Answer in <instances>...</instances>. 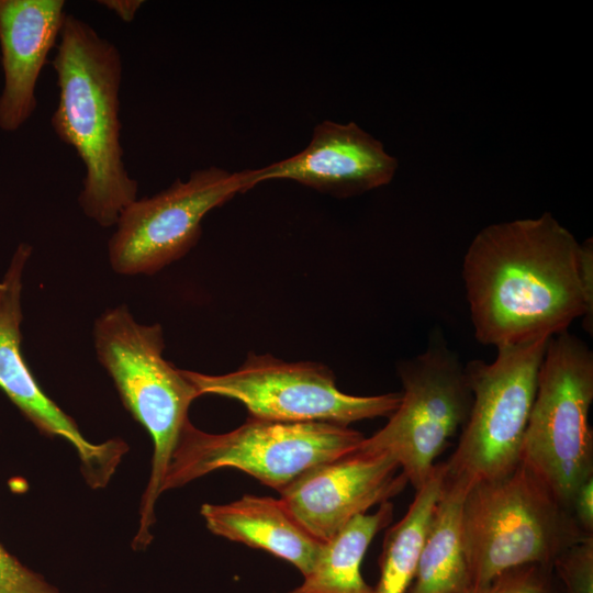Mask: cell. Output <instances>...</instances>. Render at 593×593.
<instances>
[{
	"label": "cell",
	"instance_id": "obj_1",
	"mask_svg": "<svg viewBox=\"0 0 593 593\" xmlns=\"http://www.w3.org/2000/svg\"><path fill=\"white\" fill-rule=\"evenodd\" d=\"M580 244L550 213L481 230L462 262L477 340L496 349L526 345L584 320Z\"/></svg>",
	"mask_w": 593,
	"mask_h": 593
},
{
	"label": "cell",
	"instance_id": "obj_2",
	"mask_svg": "<svg viewBox=\"0 0 593 593\" xmlns=\"http://www.w3.org/2000/svg\"><path fill=\"white\" fill-rule=\"evenodd\" d=\"M51 64L58 87L52 128L85 168L79 205L98 225L113 226L138 192L121 143V53L88 22L67 13Z\"/></svg>",
	"mask_w": 593,
	"mask_h": 593
},
{
	"label": "cell",
	"instance_id": "obj_3",
	"mask_svg": "<svg viewBox=\"0 0 593 593\" xmlns=\"http://www.w3.org/2000/svg\"><path fill=\"white\" fill-rule=\"evenodd\" d=\"M93 339L97 357L126 410L153 440L150 475L132 541L134 550H141L153 540L156 502L181 430L190 421L189 407L200 394L184 371L164 358L161 326L139 324L125 304L109 309L97 318Z\"/></svg>",
	"mask_w": 593,
	"mask_h": 593
},
{
	"label": "cell",
	"instance_id": "obj_4",
	"mask_svg": "<svg viewBox=\"0 0 593 593\" xmlns=\"http://www.w3.org/2000/svg\"><path fill=\"white\" fill-rule=\"evenodd\" d=\"M589 536L550 490L525 466L468 490L461 507V538L469 586L527 564L551 566L567 548Z\"/></svg>",
	"mask_w": 593,
	"mask_h": 593
},
{
	"label": "cell",
	"instance_id": "obj_5",
	"mask_svg": "<svg viewBox=\"0 0 593 593\" xmlns=\"http://www.w3.org/2000/svg\"><path fill=\"white\" fill-rule=\"evenodd\" d=\"M593 353L569 331L551 337L521 451V463L569 511L578 488L593 477Z\"/></svg>",
	"mask_w": 593,
	"mask_h": 593
},
{
	"label": "cell",
	"instance_id": "obj_6",
	"mask_svg": "<svg viewBox=\"0 0 593 593\" xmlns=\"http://www.w3.org/2000/svg\"><path fill=\"white\" fill-rule=\"evenodd\" d=\"M365 436L331 423H283L249 417L237 428L212 434L184 425L161 493L214 470L238 469L279 493L310 469L355 451Z\"/></svg>",
	"mask_w": 593,
	"mask_h": 593
},
{
	"label": "cell",
	"instance_id": "obj_7",
	"mask_svg": "<svg viewBox=\"0 0 593 593\" xmlns=\"http://www.w3.org/2000/svg\"><path fill=\"white\" fill-rule=\"evenodd\" d=\"M549 339L501 347L492 362L472 360L466 366L472 403L457 446L444 462L445 488L466 494L473 485L503 478L519 466Z\"/></svg>",
	"mask_w": 593,
	"mask_h": 593
},
{
	"label": "cell",
	"instance_id": "obj_8",
	"mask_svg": "<svg viewBox=\"0 0 593 593\" xmlns=\"http://www.w3.org/2000/svg\"><path fill=\"white\" fill-rule=\"evenodd\" d=\"M398 373L402 383L398 409L358 449L394 458L418 491L433 475L437 457L465 425L472 392L466 365L438 332L423 353L399 363Z\"/></svg>",
	"mask_w": 593,
	"mask_h": 593
},
{
	"label": "cell",
	"instance_id": "obj_9",
	"mask_svg": "<svg viewBox=\"0 0 593 593\" xmlns=\"http://www.w3.org/2000/svg\"><path fill=\"white\" fill-rule=\"evenodd\" d=\"M204 394L240 402L250 417L283 423H331L343 426L374 417H389L401 392L360 396L340 391L325 365L287 362L271 355L249 354L235 371L204 374L183 370Z\"/></svg>",
	"mask_w": 593,
	"mask_h": 593
},
{
	"label": "cell",
	"instance_id": "obj_10",
	"mask_svg": "<svg viewBox=\"0 0 593 593\" xmlns=\"http://www.w3.org/2000/svg\"><path fill=\"white\" fill-rule=\"evenodd\" d=\"M257 184L255 169L230 172L212 166L152 197L137 198L121 213L109 239L112 269L127 276L158 272L198 243L211 210Z\"/></svg>",
	"mask_w": 593,
	"mask_h": 593
},
{
	"label": "cell",
	"instance_id": "obj_11",
	"mask_svg": "<svg viewBox=\"0 0 593 593\" xmlns=\"http://www.w3.org/2000/svg\"><path fill=\"white\" fill-rule=\"evenodd\" d=\"M31 255L32 246L20 243L0 280V389L41 433L67 440L77 451L87 483L101 489L110 482L128 446L120 438L89 441L76 422L44 393L25 362L21 300L23 272Z\"/></svg>",
	"mask_w": 593,
	"mask_h": 593
},
{
	"label": "cell",
	"instance_id": "obj_12",
	"mask_svg": "<svg viewBox=\"0 0 593 593\" xmlns=\"http://www.w3.org/2000/svg\"><path fill=\"white\" fill-rule=\"evenodd\" d=\"M394 458L358 448L304 472L280 492L296 519L322 542L354 517L401 493L407 479Z\"/></svg>",
	"mask_w": 593,
	"mask_h": 593
},
{
	"label": "cell",
	"instance_id": "obj_13",
	"mask_svg": "<svg viewBox=\"0 0 593 593\" xmlns=\"http://www.w3.org/2000/svg\"><path fill=\"white\" fill-rule=\"evenodd\" d=\"M396 169V158L356 123L326 120L302 152L255 171L257 183L286 179L348 198L390 183Z\"/></svg>",
	"mask_w": 593,
	"mask_h": 593
},
{
	"label": "cell",
	"instance_id": "obj_14",
	"mask_svg": "<svg viewBox=\"0 0 593 593\" xmlns=\"http://www.w3.org/2000/svg\"><path fill=\"white\" fill-rule=\"evenodd\" d=\"M65 5L64 0H0L3 132L20 130L36 109V83L58 43Z\"/></svg>",
	"mask_w": 593,
	"mask_h": 593
},
{
	"label": "cell",
	"instance_id": "obj_15",
	"mask_svg": "<svg viewBox=\"0 0 593 593\" xmlns=\"http://www.w3.org/2000/svg\"><path fill=\"white\" fill-rule=\"evenodd\" d=\"M200 513L216 536L267 551L304 575L324 542L296 519L281 499L243 495L226 504L204 503Z\"/></svg>",
	"mask_w": 593,
	"mask_h": 593
},
{
	"label": "cell",
	"instance_id": "obj_16",
	"mask_svg": "<svg viewBox=\"0 0 593 593\" xmlns=\"http://www.w3.org/2000/svg\"><path fill=\"white\" fill-rule=\"evenodd\" d=\"M393 518V504L387 501L372 514H360L329 540L303 581L289 593H374L361 574V563L374 536Z\"/></svg>",
	"mask_w": 593,
	"mask_h": 593
},
{
	"label": "cell",
	"instance_id": "obj_17",
	"mask_svg": "<svg viewBox=\"0 0 593 593\" xmlns=\"http://www.w3.org/2000/svg\"><path fill=\"white\" fill-rule=\"evenodd\" d=\"M465 495L443 485L407 593H461L469 588L461 538Z\"/></svg>",
	"mask_w": 593,
	"mask_h": 593
},
{
	"label": "cell",
	"instance_id": "obj_18",
	"mask_svg": "<svg viewBox=\"0 0 593 593\" xmlns=\"http://www.w3.org/2000/svg\"><path fill=\"white\" fill-rule=\"evenodd\" d=\"M444 463H437L427 483L416 491L405 515L384 536L374 593H407L434 508L441 494Z\"/></svg>",
	"mask_w": 593,
	"mask_h": 593
},
{
	"label": "cell",
	"instance_id": "obj_19",
	"mask_svg": "<svg viewBox=\"0 0 593 593\" xmlns=\"http://www.w3.org/2000/svg\"><path fill=\"white\" fill-rule=\"evenodd\" d=\"M461 593H558L551 566L527 564L508 569L489 583Z\"/></svg>",
	"mask_w": 593,
	"mask_h": 593
},
{
	"label": "cell",
	"instance_id": "obj_20",
	"mask_svg": "<svg viewBox=\"0 0 593 593\" xmlns=\"http://www.w3.org/2000/svg\"><path fill=\"white\" fill-rule=\"evenodd\" d=\"M552 571L562 582L563 593H593V536L563 550Z\"/></svg>",
	"mask_w": 593,
	"mask_h": 593
},
{
	"label": "cell",
	"instance_id": "obj_21",
	"mask_svg": "<svg viewBox=\"0 0 593 593\" xmlns=\"http://www.w3.org/2000/svg\"><path fill=\"white\" fill-rule=\"evenodd\" d=\"M0 593H61L42 574L30 569L0 542Z\"/></svg>",
	"mask_w": 593,
	"mask_h": 593
},
{
	"label": "cell",
	"instance_id": "obj_22",
	"mask_svg": "<svg viewBox=\"0 0 593 593\" xmlns=\"http://www.w3.org/2000/svg\"><path fill=\"white\" fill-rule=\"evenodd\" d=\"M580 277L586 302L588 314L583 320L584 331L593 333V243L592 238L580 244Z\"/></svg>",
	"mask_w": 593,
	"mask_h": 593
},
{
	"label": "cell",
	"instance_id": "obj_23",
	"mask_svg": "<svg viewBox=\"0 0 593 593\" xmlns=\"http://www.w3.org/2000/svg\"><path fill=\"white\" fill-rule=\"evenodd\" d=\"M571 513L579 527L588 535H593V477L575 491Z\"/></svg>",
	"mask_w": 593,
	"mask_h": 593
},
{
	"label": "cell",
	"instance_id": "obj_24",
	"mask_svg": "<svg viewBox=\"0 0 593 593\" xmlns=\"http://www.w3.org/2000/svg\"><path fill=\"white\" fill-rule=\"evenodd\" d=\"M98 3L109 11L113 12L123 22H132L141 7L144 4L143 0H100Z\"/></svg>",
	"mask_w": 593,
	"mask_h": 593
}]
</instances>
